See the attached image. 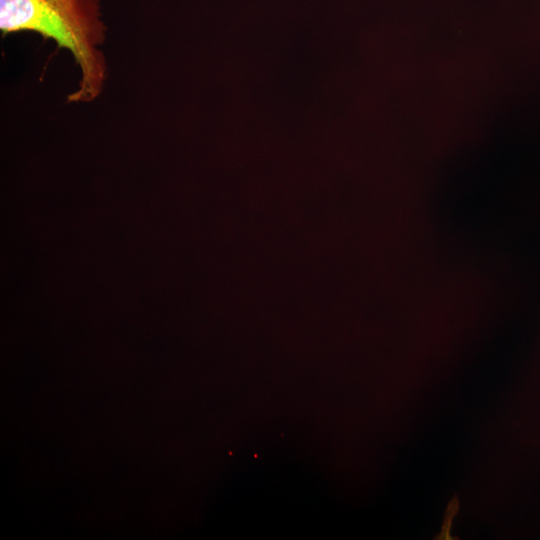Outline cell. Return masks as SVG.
<instances>
[{
	"label": "cell",
	"mask_w": 540,
	"mask_h": 540,
	"mask_svg": "<svg viewBox=\"0 0 540 540\" xmlns=\"http://www.w3.org/2000/svg\"><path fill=\"white\" fill-rule=\"evenodd\" d=\"M0 30L4 36L35 32L71 53L80 80L68 103L92 102L102 93L108 68L100 47L107 27L99 0H0Z\"/></svg>",
	"instance_id": "6da1fadb"
},
{
	"label": "cell",
	"mask_w": 540,
	"mask_h": 540,
	"mask_svg": "<svg viewBox=\"0 0 540 540\" xmlns=\"http://www.w3.org/2000/svg\"><path fill=\"white\" fill-rule=\"evenodd\" d=\"M457 511H458V499L457 497H454L450 501L447 507L443 526H442V531L440 532L439 537H438L439 539H449V529L451 526L452 519L456 515Z\"/></svg>",
	"instance_id": "7a4b0ae2"
}]
</instances>
